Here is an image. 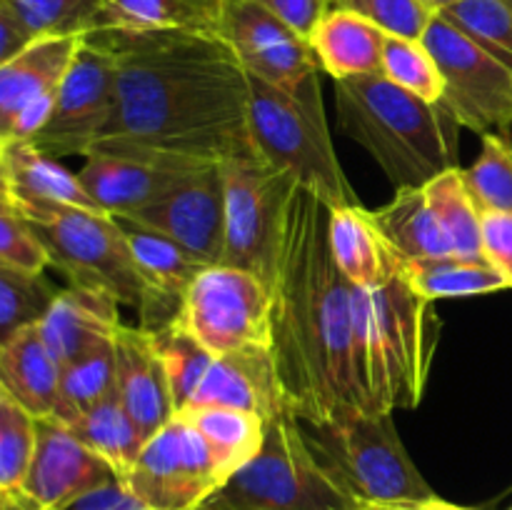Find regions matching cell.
Listing matches in <instances>:
<instances>
[{
  "instance_id": "cell-1",
  "label": "cell",
  "mask_w": 512,
  "mask_h": 510,
  "mask_svg": "<svg viewBox=\"0 0 512 510\" xmlns=\"http://www.w3.org/2000/svg\"><path fill=\"white\" fill-rule=\"evenodd\" d=\"M118 58L115 113L103 140L220 160L250 143V80L205 30H95Z\"/></svg>"
},
{
  "instance_id": "cell-2",
  "label": "cell",
  "mask_w": 512,
  "mask_h": 510,
  "mask_svg": "<svg viewBox=\"0 0 512 510\" xmlns=\"http://www.w3.org/2000/svg\"><path fill=\"white\" fill-rule=\"evenodd\" d=\"M273 358L285 405L303 423L375 413L353 353V283L330 250V208L295 185L273 285Z\"/></svg>"
},
{
  "instance_id": "cell-3",
  "label": "cell",
  "mask_w": 512,
  "mask_h": 510,
  "mask_svg": "<svg viewBox=\"0 0 512 510\" xmlns=\"http://www.w3.org/2000/svg\"><path fill=\"white\" fill-rule=\"evenodd\" d=\"M335 108L345 133L370 153L395 190L425 188L458 165V120L383 73L335 80Z\"/></svg>"
},
{
  "instance_id": "cell-4",
  "label": "cell",
  "mask_w": 512,
  "mask_h": 510,
  "mask_svg": "<svg viewBox=\"0 0 512 510\" xmlns=\"http://www.w3.org/2000/svg\"><path fill=\"white\" fill-rule=\"evenodd\" d=\"M433 300L400 270L380 288L353 285V353L375 413L418 408L438 348Z\"/></svg>"
},
{
  "instance_id": "cell-5",
  "label": "cell",
  "mask_w": 512,
  "mask_h": 510,
  "mask_svg": "<svg viewBox=\"0 0 512 510\" xmlns=\"http://www.w3.org/2000/svg\"><path fill=\"white\" fill-rule=\"evenodd\" d=\"M248 80V130L260 155L290 175L295 185L318 195L330 210L363 205L330 140L320 75L295 93L255 75Z\"/></svg>"
},
{
  "instance_id": "cell-6",
  "label": "cell",
  "mask_w": 512,
  "mask_h": 510,
  "mask_svg": "<svg viewBox=\"0 0 512 510\" xmlns=\"http://www.w3.org/2000/svg\"><path fill=\"white\" fill-rule=\"evenodd\" d=\"M363 500L333 473L290 410L275 415L260 453L203 510H360Z\"/></svg>"
},
{
  "instance_id": "cell-7",
  "label": "cell",
  "mask_w": 512,
  "mask_h": 510,
  "mask_svg": "<svg viewBox=\"0 0 512 510\" xmlns=\"http://www.w3.org/2000/svg\"><path fill=\"white\" fill-rule=\"evenodd\" d=\"M13 208L28 220L48 250L50 265L63 270L70 285L105 290L120 305L138 310L143 320L140 328H150L155 313L153 290L135 263L118 218L58 203H20Z\"/></svg>"
},
{
  "instance_id": "cell-8",
  "label": "cell",
  "mask_w": 512,
  "mask_h": 510,
  "mask_svg": "<svg viewBox=\"0 0 512 510\" xmlns=\"http://www.w3.org/2000/svg\"><path fill=\"white\" fill-rule=\"evenodd\" d=\"M303 428L320 458L363 503L410 505L435 498L400 440L393 413L348 410Z\"/></svg>"
},
{
  "instance_id": "cell-9",
  "label": "cell",
  "mask_w": 512,
  "mask_h": 510,
  "mask_svg": "<svg viewBox=\"0 0 512 510\" xmlns=\"http://www.w3.org/2000/svg\"><path fill=\"white\" fill-rule=\"evenodd\" d=\"M225 183V265L275 285L285 218L295 183L270 165L253 140L220 160Z\"/></svg>"
},
{
  "instance_id": "cell-10",
  "label": "cell",
  "mask_w": 512,
  "mask_h": 510,
  "mask_svg": "<svg viewBox=\"0 0 512 510\" xmlns=\"http://www.w3.org/2000/svg\"><path fill=\"white\" fill-rule=\"evenodd\" d=\"M175 325L213 355L273 345V288L233 265H205L185 293Z\"/></svg>"
},
{
  "instance_id": "cell-11",
  "label": "cell",
  "mask_w": 512,
  "mask_h": 510,
  "mask_svg": "<svg viewBox=\"0 0 512 510\" xmlns=\"http://www.w3.org/2000/svg\"><path fill=\"white\" fill-rule=\"evenodd\" d=\"M425 48L438 63L445 93L440 103L455 120L480 135L512 123V70L500 63L448 20H430L423 35Z\"/></svg>"
},
{
  "instance_id": "cell-12",
  "label": "cell",
  "mask_w": 512,
  "mask_h": 510,
  "mask_svg": "<svg viewBox=\"0 0 512 510\" xmlns=\"http://www.w3.org/2000/svg\"><path fill=\"white\" fill-rule=\"evenodd\" d=\"M123 483L145 510H203L225 478L198 428L175 415L145 443Z\"/></svg>"
},
{
  "instance_id": "cell-13",
  "label": "cell",
  "mask_w": 512,
  "mask_h": 510,
  "mask_svg": "<svg viewBox=\"0 0 512 510\" xmlns=\"http://www.w3.org/2000/svg\"><path fill=\"white\" fill-rule=\"evenodd\" d=\"M115 75L118 58L100 33L83 38L73 68L65 75L63 88L50 120L33 143L50 158L85 155L100 143L115 113Z\"/></svg>"
},
{
  "instance_id": "cell-14",
  "label": "cell",
  "mask_w": 512,
  "mask_h": 510,
  "mask_svg": "<svg viewBox=\"0 0 512 510\" xmlns=\"http://www.w3.org/2000/svg\"><path fill=\"white\" fill-rule=\"evenodd\" d=\"M210 163L215 160L100 140L85 153V165L78 170V178L100 210L120 218L163 200Z\"/></svg>"
},
{
  "instance_id": "cell-15",
  "label": "cell",
  "mask_w": 512,
  "mask_h": 510,
  "mask_svg": "<svg viewBox=\"0 0 512 510\" xmlns=\"http://www.w3.org/2000/svg\"><path fill=\"white\" fill-rule=\"evenodd\" d=\"M218 35L238 55L245 73L290 93L320 73L310 40L255 0H223Z\"/></svg>"
},
{
  "instance_id": "cell-16",
  "label": "cell",
  "mask_w": 512,
  "mask_h": 510,
  "mask_svg": "<svg viewBox=\"0 0 512 510\" xmlns=\"http://www.w3.org/2000/svg\"><path fill=\"white\" fill-rule=\"evenodd\" d=\"M83 38H38L0 63V140H33L45 128Z\"/></svg>"
},
{
  "instance_id": "cell-17",
  "label": "cell",
  "mask_w": 512,
  "mask_h": 510,
  "mask_svg": "<svg viewBox=\"0 0 512 510\" xmlns=\"http://www.w3.org/2000/svg\"><path fill=\"white\" fill-rule=\"evenodd\" d=\"M183 245L205 265L225 258V183L220 163H210L158 203L120 215Z\"/></svg>"
},
{
  "instance_id": "cell-18",
  "label": "cell",
  "mask_w": 512,
  "mask_h": 510,
  "mask_svg": "<svg viewBox=\"0 0 512 510\" xmlns=\"http://www.w3.org/2000/svg\"><path fill=\"white\" fill-rule=\"evenodd\" d=\"M118 478L68 425L38 418V443L23 490L35 510H63L88 490Z\"/></svg>"
},
{
  "instance_id": "cell-19",
  "label": "cell",
  "mask_w": 512,
  "mask_h": 510,
  "mask_svg": "<svg viewBox=\"0 0 512 510\" xmlns=\"http://www.w3.org/2000/svg\"><path fill=\"white\" fill-rule=\"evenodd\" d=\"M118 395L148 443L178 415L158 338L148 328L125 325L115 335Z\"/></svg>"
},
{
  "instance_id": "cell-20",
  "label": "cell",
  "mask_w": 512,
  "mask_h": 510,
  "mask_svg": "<svg viewBox=\"0 0 512 510\" xmlns=\"http://www.w3.org/2000/svg\"><path fill=\"white\" fill-rule=\"evenodd\" d=\"M190 408H235L260 415L270 423L278 413L288 410L273 350L263 345L215 355L208 375L195 390Z\"/></svg>"
},
{
  "instance_id": "cell-21",
  "label": "cell",
  "mask_w": 512,
  "mask_h": 510,
  "mask_svg": "<svg viewBox=\"0 0 512 510\" xmlns=\"http://www.w3.org/2000/svg\"><path fill=\"white\" fill-rule=\"evenodd\" d=\"M38 328L48 350L63 368L95 345L115 340L123 328L120 303L105 290L68 285L60 290L58 300Z\"/></svg>"
},
{
  "instance_id": "cell-22",
  "label": "cell",
  "mask_w": 512,
  "mask_h": 510,
  "mask_svg": "<svg viewBox=\"0 0 512 510\" xmlns=\"http://www.w3.org/2000/svg\"><path fill=\"white\" fill-rule=\"evenodd\" d=\"M0 200L20 203H58L70 208L100 210L80 183L78 173H70L60 160L45 155L33 140H0ZM105 213V210H100Z\"/></svg>"
},
{
  "instance_id": "cell-23",
  "label": "cell",
  "mask_w": 512,
  "mask_h": 510,
  "mask_svg": "<svg viewBox=\"0 0 512 510\" xmlns=\"http://www.w3.org/2000/svg\"><path fill=\"white\" fill-rule=\"evenodd\" d=\"M118 220L128 235L135 263H138L148 288L153 290L155 313L148 330L168 328L178 318L185 293L200 275V270L205 268V263L190 255L183 245L155 233V230L143 228L128 218Z\"/></svg>"
},
{
  "instance_id": "cell-24",
  "label": "cell",
  "mask_w": 512,
  "mask_h": 510,
  "mask_svg": "<svg viewBox=\"0 0 512 510\" xmlns=\"http://www.w3.org/2000/svg\"><path fill=\"white\" fill-rule=\"evenodd\" d=\"M60 368L38 325L18 330L0 343V388L35 418H58Z\"/></svg>"
},
{
  "instance_id": "cell-25",
  "label": "cell",
  "mask_w": 512,
  "mask_h": 510,
  "mask_svg": "<svg viewBox=\"0 0 512 510\" xmlns=\"http://www.w3.org/2000/svg\"><path fill=\"white\" fill-rule=\"evenodd\" d=\"M385 40L388 33L378 25L340 8H330L310 33L320 68L333 80L383 73Z\"/></svg>"
},
{
  "instance_id": "cell-26",
  "label": "cell",
  "mask_w": 512,
  "mask_h": 510,
  "mask_svg": "<svg viewBox=\"0 0 512 510\" xmlns=\"http://www.w3.org/2000/svg\"><path fill=\"white\" fill-rule=\"evenodd\" d=\"M330 250L340 273L358 288H380L400 270V258L363 205L330 210Z\"/></svg>"
},
{
  "instance_id": "cell-27",
  "label": "cell",
  "mask_w": 512,
  "mask_h": 510,
  "mask_svg": "<svg viewBox=\"0 0 512 510\" xmlns=\"http://www.w3.org/2000/svg\"><path fill=\"white\" fill-rule=\"evenodd\" d=\"M368 213L378 233L403 263L455 255L448 233L430 208L425 188L395 190L390 203Z\"/></svg>"
},
{
  "instance_id": "cell-28",
  "label": "cell",
  "mask_w": 512,
  "mask_h": 510,
  "mask_svg": "<svg viewBox=\"0 0 512 510\" xmlns=\"http://www.w3.org/2000/svg\"><path fill=\"white\" fill-rule=\"evenodd\" d=\"M223 3L213 0H100L98 30H205L218 33Z\"/></svg>"
},
{
  "instance_id": "cell-29",
  "label": "cell",
  "mask_w": 512,
  "mask_h": 510,
  "mask_svg": "<svg viewBox=\"0 0 512 510\" xmlns=\"http://www.w3.org/2000/svg\"><path fill=\"white\" fill-rule=\"evenodd\" d=\"M178 415H185L203 435L225 483L260 453L268 435V420L248 410L190 408Z\"/></svg>"
},
{
  "instance_id": "cell-30",
  "label": "cell",
  "mask_w": 512,
  "mask_h": 510,
  "mask_svg": "<svg viewBox=\"0 0 512 510\" xmlns=\"http://www.w3.org/2000/svg\"><path fill=\"white\" fill-rule=\"evenodd\" d=\"M95 455L105 460L110 468L115 470L120 480H125V475L133 470L135 460L140 458L145 448V438L140 435L138 425L130 418L128 408L120 400L118 388L108 395V398L100 400L98 405H93L90 410H85L78 420L68 425Z\"/></svg>"
},
{
  "instance_id": "cell-31",
  "label": "cell",
  "mask_w": 512,
  "mask_h": 510,
  "mask_svg": "<svg viewBox=\"0 0 512 510\" xmlns=\"http://www.w3.org/2000/svg\"><path fill=\"white\" fill-rule=\"evenodd\" d=\"M403 263V260H400ZM405 278L428 300L468 298L508 288L503 275L490 263H473L458 255L430 260H408L403 263Z\"/></svg>"
},
{
  "instance_id": "cell-32",
  "label": "cell",
  "mask_w": 512,
  "mask_h": 510,
  "mask_svg": "<svg viewBox=\"0 0 512 510\" xmlns=\"http://www.w3.org/2000/svg\"><path fill=\"white\" fill-rule=\"evenodd\" d=\"M425 195L453 243V253L473 263H488L483 250V215L475 208L460 168L445 170L425 185Z\"/></svg>"
},
{
  "instance_id": "cell-33",
  "label": "cell",
  "mask_w": 512,
  "mask_h": 510,
  "mask_svg": "<svg viewBox=\"0 0 512 510\" xmlns=\"http://www.w3.org/2000/svg\"><path fill=\"white\" fill-rule=\"evenodd\" d=\"M118 388V360H115V340L100 343L80 355L73 363L63 365L60 373V413L63 425L78 420L85 410L98 405Z\"/></svg>"
},
{
  "instance_id": "cell-34",
  "label": "cell",
  "mask_w": 512,
  "mask_h": 510,
  "mask_svg": "<svg viewBox=\"0 0 512 510\" xmlns=\"http://www.w3.org/2000/svg\"><path fill=\"white\" fill-rule=\"evenodd\" d=\"M460 175L480 215L512 213V148L503 133L483 135L480 155Z\"/></svg>"
},
{
  "instance_id": "cell-35",
  "label": "cell",
  "mask_w": 512,
  "mask_h": 510,
  "mask_svg": "<svg viewBox=\"0 0 512 510\" xmlns=\"http://www.w3.org/2000/svg\"><path fill=\"white\" fill-rule=\"evenodd\" d=\"M60 290L43 273H23L0 265V343L18 330L40 325Z\"/></svg>"
},
{
  "instance_id": "cell-36",
  "label": "cell",
  "mask_w": 512,
  "mask_h": 510,
  "mask_svg": "<svg viewBox=\"0 0 512 510\" xmlns=\"http://www.w3.org/2000/svg\"><path fill=\"white\" fill-rule=\"evenodd\" d=\"M33 40L98 30L100 0H0Z\"/></svg>"
},
{
  "instance_id": "cell-37",
  "label": "cell",
  "mask_w": 512,
  "mask_h": 510,
  "mask_svg": "<svg viewBox=\"0 0 512 510\" xmlns=\"http://www.w3.org/2000/svg\"><path fill=\"white\" fill-rule=\"evenodd\" d=\"M38 443V418L0 388V493H20Z\"/></svg>"
},
{
  "instance_id": "cell-38",
  "label": "cell",
  "mask_w": 512,
  "mask_h": 510,
  "mask_svg": "<svg viewBox=\"0 0 512 510\" xmlns=\"http://www.w3.org/2000/svg\"><path fill=\"white\" fill-rule=\"evenodd\" d=\"M438 15L512 70V8L508 0H460Z\"/></svg>"
},
{
  "instance_id": "cell-39",
  "label": "cell",
  "mask_w": 512,
  "mask_h": 510,
  "mask_svg": "<svg viewBox=\"0 0 512 510\" xmlns=\"http://www.w3.org/2000/svg\"><path fill=\"white\" fill-rule=\"evenodd\" d=\"M153 333L158 338V348L165 360V370H168L175 410L183 413L190 405V400H193L195 390L200 388L203 378L208 375L215 355L200 340H195L188 330H183L175 323H170L163 330H153Z\"/></svg>"
},
{
  "instance_id": "cell-40",
  "label": "cell",
  "mask_w": 512,
  "mask_h": 510,
  "mask_svg": "<svg viewBox=\"0 0 512 510\" xmlns=\"http://www.w3.org/2000/svg\"><path fill=\"white\" fill-rule=\"evenodd\" d=\"M383 75L390 83L400 85L403 90L428 100V103L443 100V75H440L438 63L425 48L423 40L388 35L383 53Z\"/></svg>"
},
{
  "instance_id": "cell-41",
  "label": "cell",
  "mask_w": 512,
  "mask_h": 510,
  "mask_svg": "<svg viewBox=\"0 0 512 510\" xmlns=\"http://www.w3.org/2000/svg\"><path fill=\"white\" fill-rule=\"evenodd\" d=\"M333 8L350 10L388 35L413 40H423L430 20L435 18L423 0H333Z\"/></svg>"
},
{
  "instance_id": "cell-42",
  "label": "cell",
  "mask_w": 512,
  "mask_h": 510,
  "mask_svg": "<svg viewBox=\"0 0 512 510\" xmlns=\"http://www.w3.org/2000/svg\"><path fill=\"white\" fill-rule=\"evenodd\" d=\"M0 265L23 273H43L50 255L28 220L0 200Z\"/></svg>"
},
{
  "instance_id": "cell-43",
  "label": "cell",
  "mask_w": 512,
  "mask_h": 510,
  "mask_svg": "<svg viewBox=\"0 0 512 510\" xmlns=\"http://www.w3.org/2000/svg\"><path fill=\"white\" fill-rule=\"evenodd\" d=\"M483 250L485 260L512 288V213L483 215Z\"/></svg>"
},
{
  "instance_id": "cell-44",
  "label": "cell",
  "mask_w": 512,
  "mask_h": 510,
  "mask_svg": "<svg viewBox=\"0 0 512 510\" xmlns=\"http://www.w3.org/2000/svg\"><path fill=\"white\" fill-rule=\"evenodd\" d=\"M255 3L263 5L273 15H278L280 20H285L290 28H295L308 40L315 25L333 8V0H255Z\"/></svg>"
},
{
  "instance_id": "cell-45",
  "label": "cell",
  "mask_w": 512,
  "mask_h": 510,
  "mask_svg": "<svg viewBox=\"0 0 512 510\" xmlns=\"http://www.w3.org/2000/svg\"><path fill=\"white\" fill-rule=\"evenodd\" d=\"M63 510H145L143 503L130 493L128 485L120 478L108 480L98 488L88 490L85 495L75 498Z\"/></svg>"
},
{
  "instance_id": "cell-46",
  "label": "cell",
  "mask_w": 512,
  "mask_h": 510,
  "mask_svg": "<svg viewBox=\"0 0 512 510\" xmlns=\"http://www.w3.org/2000/svg\"><path fill=\"white\" fill-rule=\"evenodd\" d=\"M33 43V38L28 35V30L18 23L10 10L0 8V63L15 58L20 50H25Z\"/></svg>"
},
{
  "instance_id": "cell-47",
  "label": "cell",
  "mask_w": 512,
  "mask_h": 510,
  "mask_svg": "<svg viewBox=\"0 0 512 510\" xmlns=\"http://www.w3.org/2000/svg\"><path fill=\"white\" fill-rule=\"evenodd\" d=\"M408 510H470V508H460V505L448 503V500H440L438 495L430 500H423V503H410L405 505Z\"/></svg>"
},
{
  "instance_id": "cell-48",
  "label": "cell",
  "mask_w": 512,
  "mask_h": 510,
  "mask_svg": "<svg viewBox=\"0 0 512 510\" xmlns=\"http://www.w3.org/2000/svg\"><path fill=\"white\" fill-rule=\"evenodd\" d=\"M425 5H428L430 10H433V13H440V10H445V8H450V5H455V3H460V0H423Z\"/></svg>"
},
{
  "instance_id": "cell-49",
  "label": "cell",
  "mask_w": 512,
  "mask_h": 510,
  "mask_svg": "<svg viewBox=\"0 0 512 510\" xmlns=\"http://www.w3.org/2000/svg\"><path fill=\"white\" fill-rule=\"evenodd\" d=\"M360 510H408L405 505H393V503H363Z\"/></svg>"
},
{
  "instance_id": "cell-50",
  "label": "cell",
  "mask_w": 512,
  "mask_h": 510,
  "mask_svg": "<svg viewBox=\"0 0 512 510\" xmlns=\"http://www.w3.org/2000/svg\"><path fill=\"white\" fill-rule=\"evenodd\" d=\"M503 135H505V140H508V143H510V148H512V123L508 125V128L503 130Z\"/></svg>"
},
{
  "instance_id": "cell-51",
  "label": "cell",
  "mask_w": 512,
  "mask_h": 510,
  "mask_svg": "<svg viewBox=\"0 0 512 510\" xmlns=\"http://www.w3.org/2000/svg\"><path fill=\"white\" fill-rule=\"evenodd\" d=\"M213 3H223V0H213Z\"/></svg>"
},
{
  "instance_id": "cell-52",
  "label": "cell",
  "mask_w": 512,
  "mask_h": 510,
  "mask_svg": "<svg viewBox=\"0 0 512 510\" xmlns=\"http://www.w3.org/2000/svg\"><path fill=\"white\" fill-rule=\"evenodd\" d=\"M508 5H510V8H512V0H508Z\"/></svg>"
},
{
  "instance_id": "cell-53",
  "label": "cell",
  "mask_w": 512,
  "mask_h": 510,
  "mask_svg": "<svg viewBox=\"0 0 512 510\" xmlns=\"http://www.w3.org/2000/svg\"><path fill=\"white\" fill-rule=\"evenodd\" d=\"M510 510H512V508H510Z\"/></svg>"
}]
</instances>
